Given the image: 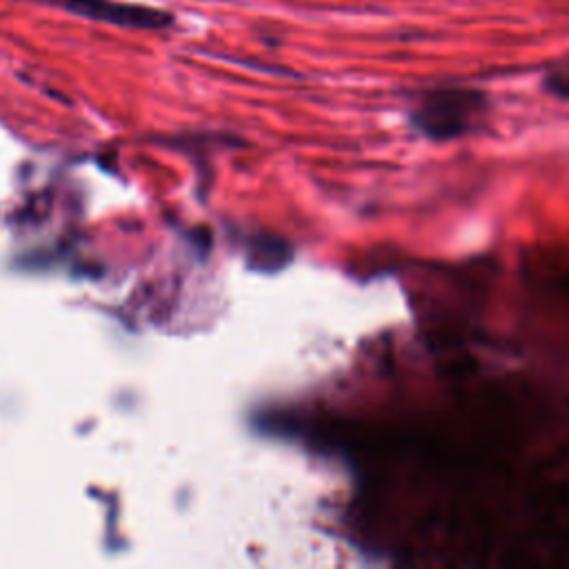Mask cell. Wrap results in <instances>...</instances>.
Masks as SVG:
<instances>
[{
    "label": "cell",
    "instance_id": "cell-1",
    "mask_svg": "<svg viewBox=\"0 0 569 569\" xmlns=\"http://www.w3.org/2000/svg\"><path fill=\"white\" fill-rule=\"evenodd\" d=\"M487 109V96L469 87H436L420 96L409 120L431 140H451L467 133Z\"/></svg>",
    "mask_w": 569,
    "mask_h": 569
},
{
    "label": "cell",
    "instance_id": "cell-3",
    "mask_svg": "<svg viewBox=\"0 0 569 569\" xmlns=\"http://www.w3.org/2000/svg\"><path fill=\"white\" fill-rule=\"evenodd\" d=\"M542 89L558 100H569V62L549 67L542 76Z\"/></svg>",
    "mask_w": 569,
    "mask_h": 569
},
{
    "label": "cell",
    "instance_id": "cell-2",
    "mask_svg": "<svg viewBox=\"0 0 569 569\" xmlns=\"http://www.w3.org/2000/svg\"><path fill=\"white\" fill-rule=\"evenodd\" d=\"M51 4L87 18L96 22H107L124 29H147L160 31L173 24V13L167 9H158L140 2H122V0H49Z\"/></svg>",
    "mask_w": 569,
    "mask_h": 569
}]
</instances>
